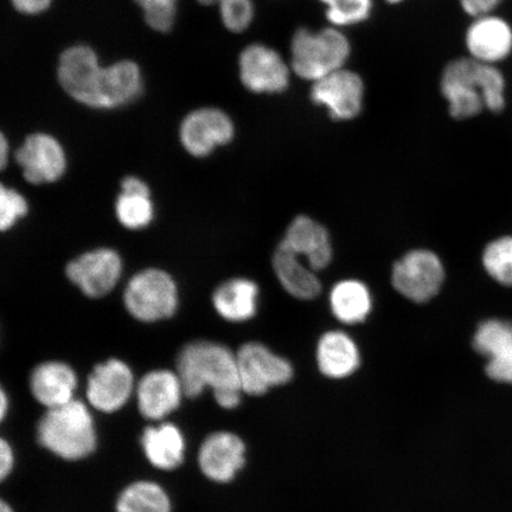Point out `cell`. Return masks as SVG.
Returning <instances> with one entry per match:
<instances>
[{
  "label": "cell",
  "mask_w": 512,
  "mask_h": 512,
  "mask_svg": "<svg viewBox=\"0 0 512 512\" xmlns=\"http://www.w3.org/2000/svg\"><path fill=\"white\" fill-rule=\"evenodd\" d=\"M350 54V42L342 31L302 28L292 38L291 69L298 78L316 82L343 69Z\"/></svg>",
  "instance_id": "5"
},
{
  "label": "cell",
  "mask_w": 512,
  "mask_h": 512,
  "mask_svg": "<svg viewBox=\"0 0 512 512\" xmlns=\"http://www.w3.org/2000/svg\"><path fill=\"white\" fill-rule=\"evenodd\" d=\"M273 268L281 286L294 298L311 300L322 291L316 272L283 242L279 243L274 253Z\"/></svg>",
  "instance_id": "21"
},
{
  "label": "cell",
  "mask_w": 512,
  "mask_h": 512,
  "mask_svg": "<svg viewBox=\"0 0 512 512\" xmlns=\"http://www.w3.org/2000/svg\"><path fill=\"white\" fill-rule=\"evenodd\" d=\"M27 213V200L15 189L0 183V232L14 227Z\"/></svg>",
  "instance_id": "32"
},
{
  "label": "cell",
  "mask_w": 512,
  "mask_h": 512,
  "mask_svg": "<svg viewBox=\"0 0 512 512\" xmlns=\"http://www.w3.org/2000/svg\"><path fill=\"white\" fill-rule=\"evenodd\" d=\"M123 272V262L110 248L94 249L70 261L66 273L75 286L89 298H101L110 293Z\"/></svg>",
  "instance_id": "13"
},
{
  "label": "cell",
  "mask_w": 512,
  "mask_h": 512,
  "mask_svg": "<svg viewBox=\"0 0 512 512\" xmlns=\"http://www.w3.org/2000/svg\"><path fill=\"white\" fill-rule=\"evenodd\" d=\"M15 465V454L12 447L3 438H0V482L8 478Z\"/></svg>",
  "instance_id": "35"
},
{
  "label": "cell",
  "mask_w": 512,
  "mask_h": 512,
  "mask_svg": "<svg viewBox=\"0 0 512 512\" xmlns=\"http://www.w3.org/2000/svg\"><path fill=\"white\" fill-rule=\"evenodd\" d=\"M78 377L63 362H44L32 371L30 389L37 402L47 409L60 407L75 400Z\"/></svg>",
  "instance_id": "20"
},
{
  "label": "cell",
  "mask_w": 512,
  "mask_h": 512,
  "mask_svg": "<svg viewBox=\"0 0 512 512\" xmlns=\"http://www.w3.org/2000/svg\"><path fill=\"white\" fill-rule=\"evenodd\" d=\"M387 2L389 4H398V3L402 2V0H387Z\"/></svg>",
  "instance_id": "40"
},
{
  "label": "cell",
  "mask_w": 512,
  "mask_h": 512,
  "mask_svg": "<svg viewBox=\"0 0 512 512\" xmlns=\"http://www.w3.org/2000/svg\"><path fill=\"white\" fill-rule=\"evenodd\" d=\"M134 390L132 370L123 361L112 358L99 364L89 376L87 398L102 413H114L130 400Z\"/></svg>",
  "instance_id": "14"
},
{
  "label": "cell",
  "mask_w": 512,
  "mask_h": 512,
  "mask_svg": "<svg viewBox=\"0 0 512 512\" xmlns=\"http://www.w3.org/2000/svg\"><path fill=\"white\" fill-rule=\"evenodd\" d=\"M176 373L188 398H196L209 387L222 408L240 405L238 358L226 345L209 341L184 345L179 351Z\"/></svg>",
  "instance_id": "2"
},
{
  "label": "cell",
  "mask_w": 512,
  "mask_h": 512,
  "mask_svg": "<svg viewBox=\"0 0 512 512\" xmlns=\"http://www.w3.org/2000/svg\"><path fill=\"white\" fill-rule=\"evenodd\" d=\"M142 446L147 460L159 470H175L183 463L185 440L174 424L146 428L142 435Z\"/></svg>",
  "instance_id": "24"
},
{
  "label": "cell",
  "mask_w": 512,
  "mask_h": 512,
  "mask_svg": "<svg viewBox=\"0 0 512 512\" xmlns=\"http://www.w3.org/2000/svg\"><path fill=\"white\" fill-rule=\"evenodd\" d=\"M326 5L325 15L335 27L360 24L371 15L373 0H320Z\"/></svg>",
  "instance_id": "29"
},
{
  "label": "cell",
  "mask_w": 512,
  "mask_h": 512,
  "mask_svg": "<svg viewBox=\"0 0 512 512\" xmlns=\"http://www.w3.org/2000/svg\"><path fill=\"white\" fill-rule=\"evenodd\" d=\"M483 266L496 283L512 287V236H502L485 247Z\"/></svg>",
  "instance_id": "28"
},
{
  "label": "cell",
  "mask_w": 512,
  "mask_h": 512,
  "mask_svg": "<svg viewBox=\"0 0 512 512\" xmlns=\"http://www.w3.org/2000/svg\"><path fill=\"white\" fill-rule=\"evenodd\" d=\"M465 43L473 60L496 64L512 53V28L492 14L477 17L466 31Z\"/></svg>",
  "instance_id": "18"
},
{
  "label": "cell",
  "mask_w": 512,
  "mask_h": 512,
  "mask_svg": "<svg viewBox=\"0 0 512 512\" xmlns=\"http://www.w3.org/2000/svg\"><path fill=\"white\" fill-rule=\"evenodd\" d=\"M15 158L25 181L35 185L59 181L67 170L66 151L59 140L48 133L30 134L16 151Z\"/></svg>",
  "instance_id": "12"
},
{
  "label": "cell",
  "mask_w": 512,
  "mask_h": 512,
  "mask_svg": "<svg viewBox=\"0 0 512 512\" xmlns=\"http://www.w3.org/2000/svg\"><path fill=\"white\" fill-rule=\"evenodd\" d=\"M57 81L69 98L98 111L132 105L144 92L142 68L136 61L119 60L102 67L98 53L87 44L62 51Z\"/></svg>",
  "instance_id": "1"
},
{
  "label": "cell",
  "mask_w": 512,
  "mask_h": 512,
  "mask_svg": "<svg viewBox=\"0 0 512 512\" xmlns=\"http://www.w3.org/2000/svg\"><path fill=\"white\" fill-rule=\"evenodd\" d=\"M236 358L242 393L262 395L268 392V389L283 386L292 380L291 363L284 357L275 355L264 344H243Z\"/></svg>",
  "instance_id": "8"
},
{
  "label": "cell",
  "mask_w": 512,
  "mask_h": 512,
  "mask_svg": "<svg viewBox=\"0 0 512 512\" xmlns=\"http://www.w3.org/2000/svg\"><path fill=\"white\" fill-rule=\"evenodd\" d=\"M330 306L339 322L354 325L364 322L370 315L373 298L366 284L354 279L343 280L332 288Z\"/></svg>",
  "instance_id": "26"
},
{
  "label": "cell",
  "mask_w": 512,
  "mask_h": 512,
  "mask_svg": "<svg viewBox=\"0 0 512 512\" xmlns=\"http://www.w3.org/2000/svg\"><path fill=\"white\" fill-rule=\"evenodd\" d=\"M445 280L443 262L427 249H414L396 262L392 283L401 296L416 304L430 302Z\"/></svg>",
  "instance_id": "7"
},
{
  "label": "cell",
  "mask_w": 512,
  "mask_h": 512,
  "mask_svg": "<svg viewBox=\"0 0 512 512\" xmlns=\"http://www.w3.org/2000/svg\"><path fill=\"white\" fill-rule=\"evenodd\" d=\"M220 15L224 27L229 31H245L254 19V5L252 0H220Z\"/></svg>",
  "instance_id": "31"
},
{
  "label": "cell",
  "mask_w": 512,
  "mask_h": 512,
  "mask_svg": "<svg viewBox=\"0 0 512 512\" xmlns=\"http://www.w3.org/2000/svg\"><path fill=\"white\" fill-rule=\"evenodd\" d=\"M12 8L24 16H40L50 9L54 0H9Z\"/></svg>",
  "instance_id": "33"
},
{
  "label": "cell",
  "mask_w": 512,
  "mask_h": 512,
  "mask_svg": "<svg viewBox=\"0 0 512 512\" xmlns=\"http://www.w3.org/2000/svg\"><path fill=\"white\" fill-rule=\"evenodd\" d=\"M259 287L254 281L236 278L216 288L213 304L219 315L232 323H243L258 312Z\"/></svg>",
  "instance_id": "23"
},
{
  "label": "cell",
  "mask_w": 512,
  "mask_h": 512,
  "mask_svg": "<svg viewBox=\"0 0 512 512\" xmlns=\"http://www.w3.org/2000/svg\"><path fill=\"white\" fill-rule=\"evenodd\" d=\"M364 82L360 75L348 69H339L325 78L313 82L311 100L324 106L330 117L337 121L355 119L361 114Z\"/></svg>",
  "instance_id": "11"
},
{
  "label": "cell",
  "mask_w": 512,
  "mask_h": 512,
  "mask_svg": "<svg viewBox=\"0 0 512 512\" xmlns=\"http://www.w3.org/2000/svg\"><path fill=\"white\" fill-rule=\"evenodd\" d=\"M0 512H14L10 505L0 498Z\"/></svg>",
  "instance_id": "38"
},
{
  "label": "cell",
  "mask_w": 512,
  "mask_h": 512,
  "mask_svg": "<svg viewBox=\"0 0 512 512\" xmlns=\"http://www.w3.org/2000/svg\"><path fill=\"white\" fill-rule=\"evenodd\" d=\"M284 245L306 260L313 271H323L332 260L328 230L307 216H298L288 226Z\"/></svg>",
  "instance_id": "19"
},
{
  "label": "cell",
  "mask_w": 512,
  "mask_h": 512,
  "mask_svg": "<svg viewBox=\"0 0 512 512\" xmlns=\"http://www.w3.org/2000/svg\"><path fill=\"white\" fill-rule=\"evenodd\" d=\"M441 94L456 120L477 117L484 110L499 113L505 107V79L495 64L460 57L441 75Z\"/></svg>",
  "instance_id": "3"
},
{
  "label": "cell",
  "mask_w": 512,
  "mask_h": 512,
  "mask_svg": "<svg viewBox=\"0 0 512 512\" xmlns=\"http://www.w3.org/2000/svg\"><path fill=\"white\" fill-rule=\"evenodd\" d=\"M10 156V146L8 142V138L5 137V134L0 131V171H3L8 165Z\"/></svg>",
  "instance_id": "36"
},
{
  "label": "cell",
  "mask_w": 512,
  "mask_h": 512,
  "mask_svg": "<svg viewBox=\"0 0 512 512\" xmlns=\"http://www.w3.org/2000/svg\"><path fill=\"white\" fill-rule=\"evenodd\" d=\"M126 310L140 322L152 323L175 315L178 290L171 275L147 268L128 281L124 293Z\"/></svg>",
  "instance_id": "6"
},
{
  "label": "cell",
  "mask_w": 512,
  "mask_h": 512,
  "mask_svg": "<svg viewBox=\"0 0 512 512\" xmlns=\"http://www.w3.org/2000/svg\"><path fill=\"white\" fill-rule=\"evenodd\" d=\"M246 447L233 433L217 432L204 440L198 453L203 475L216 483L233 480L245 465Z\"/></svg>",
  "instance_id": "16"
},
{
  "label": "cell",
  "mask_w": 512,
  "mask_h": 512,
  "mask_svg": "<svg viewBox=\"0 0 512 512\" xmlns=\"http://www.w3.org/2000/svg\"><path fill=\"white\" fill-rule=\"evenodd\" d=\"M463 10L472 17L491 15L502 0H459Z\"/></svg>",
  "instance_id": "34"
},
{
  "label": "cell",
  "mask_w": 512,
  "mask_h": 512,
  "mask_svg": "<svg viewBox=\"0 0 512 512\" xmlns=\"http://www.w3.org/2000/svg\"><path fill=\"white\" fill-rule=\"evenodd\" d=\"M143 10L144 21L153 31L166 34L175 27L178 0H134Z\"/></svg>",
  "instance_id": "30"
},
{
  "label": "cell",
  "mask_w": 512,
  "mask_h": 512,
  "mask_svg": "<svg viewBox=\"0 0 512 512\" xmlns=\"http://www.w3.org/2000/svg\"><path fill=\"white\" fill-rule=\"evenodd\" d=\"M197 2L204 6H213L219 4L220 0H197Z\"/></svg>",
  "instance_id": "39"
},
{
  "label": "cell",
  "mask_w": 512,
  "mask_h": 512,
  "mask_svg": "<svg viewBox=\"0 0 512 512\" xmlns=\"http://www.w3.org/2000/svg\"><path fill=\"white\" fill-rule=\"evenodd\" d=\"M235 136V126L226 112L202 107L187 114L179 127L184 150L196 158L208 157L216 147L227 145Z\"/></svg>",
  "instance_id": "9"
},
{
  "label": "cell",
  "mask_w": 512,
  "mask_h": 512,
  "mask_svg": "<svg viewBox=\"0 0 512 512\" xmlns=\"http://www.w3.org/2000/svg\"><path fill=\"white\" fill-rule=\"evenodd\" d=\"M184 392L177 373L153 370L137 386L139 412L144 418L160 421L181 405Z\"/></svg>",
  "instance_id": "17"
},
{
  "label": "cell",
  "mask_w": 512,
  "mask_h": 512,
  "mask_svg": "<svg viewBox=\"0 0 512 512\" xmlns=\"http://www.w3.org/2000/svg\"><path fill=\"white\" fill-rule=\"evenodd\" d=\"M317 363L323 375L330 379H345L360 367V351L354 339L345 332L329 331L319 339Z\"/></svg>",
  "instance_id": "22"
},
{
  "label": "cell",
  "mask_w": 512,
  "mask_h": 512,
  "mask_svg": "<svg viewBox=\"0 0 512 512\" xmlns=\"http://www.w3.org/2000/svg\"><path fill=\"white\" fill-rule=\"evenodd\" d=\"M9 411V399L6 395L5 390L0 386V422L5 419L6 414Z\"/></svg>",
  "instance_id": "37"
},
{
  "label": "cell",
  "mask_w": 512,
  "mask_h": 512,
  "mask_svg": "<svg viewBox=\"0 0 512 512\" xmlns=\"http://www.w3.org/2000/svg\"><path fill=\"white\" fill-rule=\"evenodd\" d=\"M115 214L125 228L142 229L153 219L150 189L137 177H126L121 182V194L115 202Z\"/></svg>",
  "instance_id": "25"
},
{
  "label": "cell",
  "mask_w": 512,
  "mask_h": 512,
  "mask_svg": "<svg viewBox=\"0 0 512 512\" xmlns=\"http://www.w3.org/2000/svg\"><path fill=\"white\" fill-rule=\"evenodd\" d=\"M242 85L255 94H278L290 85L291 66L277 50L254 43L242 50L239 57Z\"/></svg>",
  "instance_id": "10"
},
{
  "label": "cell",
  "mask_w": 512,
  "mask_h": 512,
  "mask_svg": "<svg viewBox=\"0 0 512 512\" xmlns=\"http://www.w3.org/2000/svg\"><path fill=\"white\" fill-rule=\"evenodd\" d=\"M40 444L64 460L91 456L96 447V431L85 403L73 400L48 409L37 427Z\"/></svg>",
  "instance_id": "4"
},
{
  "label": "cell",
  "mask_w": 512,
  "mask_h": 512,
  "mask_svg": "<svg viewBox=\"0 0 512 512\" xmlns=\"http://www.w3.org/2000/svg\"><path fill=\"white\" fill-rule=\"evenodd\" d=\"M115 509L117 512H171V501L162 486L142 480L121 492Z\"/></svg>",
  "instance_id": "27"
},
{
  "label": "cell",
  "mask_w": 512,
  "mask_h": 512,
  "mask_svg": "<svg viewBox=\"0 0 512 512\" xmlns=\"http://www.w3.org/2000/svg\"><path fill=\"white\" fill-rule=\"evenodd\" d=\"M473 348L488 358L485 373L492 381L512 384V323L492 318L478 325Z\"/></svg>",
  "instance_id": "15"
}]
</instances>
